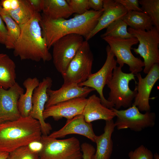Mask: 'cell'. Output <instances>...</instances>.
Returning a JSON list of instances; mask_svg holds the SVG:
<instances>
[{
	"label": "cell",
	"instance_id": "6da1fadb",
	"mask_svg": "<svg viewBox=\"0 0 159 159\" xmlns=\"http://www.w3.org/2000/svg\"><path fill=\"white\" fill-rule=\"evenodd\" d=\"M103 12V9L99 11L89 10L68 19H52L42 14L40 24L48 49L67 34H77L86 38L97 25Z\"/></svg>",
	"mask_w": 159,
	"mask_h": 159
},
{
	"label": "cell",
	"instance_id": "7a4b0ae2",
	"mask_svg": "<svg viewBox=\"0 0 159 159\" xmlns=\"http://www.w3.org/2000/svg\"><path fill=\"white\" fill-rule=\"evenodd\" d=\"M41 14L36 12L26 23L20 25L21 32L13 49L14 56L21 60L30 59L38 62L52 59L40 24Z\"/></svg>",
	"mask_w": 159,
	"mask_h": 159
},
{
	"label": "cell",
	"instance_id": "3957f363",
	"mask_svg": "<svg viewBox=\"0 0 159 159\" xmlns=\"http://www.w3.org/2000/svg\"><path fill=\"white\" fill-rule=\"evenodd\" d=\"M42 133L39 121L30 115L0 124V150L9 153L40 140Z\"/></svg>",
	"mask_w": 159,
	"mask_h": 159
},
{
	"label": "cell",
	"instance_id": "277c9868",
	"mask_svg": "<svg viewBox=\"0 0 159 159\" xmlns=\"http://www.w3.org/2000/svg\"><path fill=\"white\" fill-rule=\"evenodd\" d=\"M122 68L116 66L114 68L112 78L107 85L110 90L107 100L117 110L121 107H131L137 92L135 88L134 90H131L129 85L132 80L137 82L135 75L131 73L124 72Z\"/></svg>",
	"mask_w": 159,
	"mask_h": 159
},
{
	"label": "cell",
	"instance_id": "5b68a950",
	"mask_svg": "<svg viewBox=\"0 0 159 159\" xmlns=\"http://www.w3.org/2000/svg\"><path fill=\"white\" fill-rule=\"evenodd\" d=\"M40 140L38 159H82L80 141L75 137L59 140L42 135Z\"/></svg>",
	"mask_w": 159,
	"mask_h": 159
},
{
	"label": "cell",
	"instance_id": "8992f818",
	"mask_svg": "<svg viewBox=\"0 0 159 159\" xmlns=\"http://www.w3.org/2000/svg\"><path fill=\"white\" fill-rule=\"evenodd\" d=\"M127 31L139 41L138 48L132 49L143 59V72L147 74L154 64L159 63V31L154 26L148 31L130 27L128 28Z\"/></svg>",
	"mask_w": 159,
	"mask_h": 159
},
{
	"label": "cell",
	"instance_id": "52a82bcc",
	"mask_svg": "<svg viewBox=\"0 0 159 159\" xmlns=\"http://www.w3.org/2000/svg\"><path fill=\"white\" fill-rule=\"evenodd\" d=\"M94 57L88 41H84L77 54L62 75L63 84H79L86 81L92 74Z\"/></svg>",
	"mask_w": 159,
	"mask_h": 159
},
{
	"label": "cell",
	"instance_id": "ba28073f",
	"mask_svg": "<svg viewBox=\"0 0 159 159\" xmlns=\"http://www.w3.org/2000/svg\"><path fill=\"white\" fill-rule=\"evenodd\" d=\"M106 42L117 58V63L122 67L125 64L129 67L131 73L134 75L142 71L144 62L140 58L135 57L131 51V47L139 43L133 37L128 39L106 36L102 38Z\"/></svg>",
	"mask_w": 159,
	"mask_h": 159
},
{
	"label": "cell",
	"instance_id": "9c48e42d",
	"mask_svg": "<svg viewBox=\"0 0 159 159\" xmlns=\"http://www.w3.org/2000/svg\"><path fill=\"white\" fill-rule=\"evenodd\" d=\"M83 37L77 34H69L60 38L53 45V63L57 70L62 75L66 71L82 45Z\"/></svg>",
	"mask_w": 159,
	"mask_h": 159
},
{
	"label": "cell",
	"instance_id": "30bf717a",
	"mask_svg": "<svg viewBox=\"0 0 159 159\" xmlns=\"http://www.w3.org/2000/svg\"><path fill=\"white\" fill-rule=\"evenodd\" d=\"M110 109L117 117L115 124L118 130L129 128L139 132L146 128L153 127L155 125L156 115L155 112L150 111L142 113L133 105L125 110H117L114 107Z\"/></svg>",
	"mask_w": 159,
	"mask_h": 159
},
{
	"label": "cell",
	"instance_id": "8fae6325",
	"mask_svg": "<svg viewBox=\"0 0 159 159\" xmlns=\"http://www.w3.org/2000/svg\"><path fill=\"white\" fill-rule=\"evenodd\" d=\"M107 58L101 68L96 73L92 74L85 82L78 84L80 86H85L93 88L98 93L101 103L108 108L114 107V105L105 97L103 90L106 85L111 79L113 71L116 66L117 62L115 56L110 47L106 48Z\"/></svg>",
	"mask_w": 159,
	"mask_h": 159
},
{
	"label": "cell",
	"instance_id": "7c38bea8",
	"mask_svg": "<svg viewBox=\"0 0 159 159\" xmlns=\"http://www.w3.org/2000/svg\"><path fill=\"white\" fill-rule=\"evenodd\" d=\"M135 75L138 80L135 87L137 92L132 105L136 106L140 112L150 111V94L155 84L159 79V64H154L144 78L142 77L140 73Z\"/></svg>",
	"mask_w": 159,
	"mask_h": 159
},
{
	"label": "cell",
	"instance_id": "4fadbf2b",
	"mask_svg": "<svg viewBox=\"0 0 159 159\" xmlns=\"http://www.w3.org/2000/svg\"><path fill=\"white\" fill-rule=\"evenodd\" d=\"M52 80L50 77L44 78L39 85L34 90L32 98V107L29 115L39 121L40 124L42 135H48L52 127L50 124L46 122L43 117L45 105L49 96L47 89L51 88Z\"/></svg>",
	"mask_w": 159,
	"mask_h": 159
},
{
	"label": "cell",
	"instance_id": "5bb4252c",
	"mask_svg": "<svg viewBox=\"0 0 159 159\" xmlns=\"http://www.w3.org/2000/svg\"><path fill=\"white\" fill-rule=\"evenodd\" d=\"M24 90L16 82L7 90L0 87V124L16 120L21 116L18 101Z\"/></svg>",
	"mask_w": 159,
	"mask_h": 159
},
{
	"label": "cell",
	"instance_id": "9a60e30c",
	"mask_svg": "<svg viewBox=\"0 0 159 159\" xmlns=\"http://www.w3.org/2000/svg\"><path fill=\"white\" fill-rule=\"evenodd\" d=\"M87 98L78 97L62 102L44 109L43 117L45 120L50 117L58 120L63 117L71 119L82 114Z\"/></svg>",
	"mask_w": 159,
	"mask_h": 159
},
{
	"label": "cell",
	"instance_id": "2e32d148",
	"mask_svg": "<svg viewBox=\"0 0 159 159\" xmlns=\"http://www.w3.org/2000/svg\"><path fill=\"white\" fill-rule=\"evenodd\" d=\"M73 134L84 136L94 142L97 136L93 131L92 124L85 121L83 114L67 119L65 125L62 128L48 136L51 138L57 139Z\"/></svg>",
	"mask_w": 159,
	"mask_h": 159
},
{
	"label": "cell",
	"instance_id": "e0dca14e",
	"mask_svg": "<svg viewBox=\"0 0 159 159\" xmlns=\"http://www.w3.org/2000/svg\"><path fill=\"white\" fill-rule=\"evenodd\" d=\"M95 90L88 87L80 86L76 84H63L59 89H47L48 99L45 109L58 103L78 97H86Z\"/></svg>",
	"mask_w": 159,
	"mask_h": 159
},
{
	"label": "cell",
	"instance_id": "ac0fdd59",
	"mask_svg": "<svg viewBox=\"0 0 159 159\" xmlns=\"http://www.w3.org/2000/svg\"><path fill=\"white\" fill-rule=\"evenodd\" d=\"M103 12L93 31L85 38L88 41L111 23L122 17L127 12L120 3L115 0H103Z\"/></svg>",
	"mask_w": 159,
	"mask_h": 159
},
{
	"label": "cell",
	"instance_id": "d6986e66",
	"mask_svg": "<svg viewBox=\"0 0 159 159\" xmlns=\"http://www.w3.org/2000/svg\"><path fill=\"white\" fill-rule=\"evenodd\" d=\"M82 114L85 121L89 123L100 120L109 121L116 117L113 111L103 105L95 94L87 98Z\"/></svg>",
	"mask_w": 159,
	"mask_h": 159
},
{
	"label": "cell",
	"instance_id": "ffe728a7",
	"mask_svg": "<svg viewBox=\"0 0 159 159\" xmlns=\"http://www.w3.org/2000/svg\"><path fill=\"white\" fill-rule=\"evenodd\" d=\"M104 132L97 136L95 142L96 149L92 159H110L113 151L112 135L115 127L113 120L105 121Z\"/></svg>",
	"mask_w": 159,
	"mask_h": 159
},
{
	"label": "cell",
	"instance_id": "44dd1931",
	"mask_svg": "<svg viewBox=\"0 0 159 159\" xmlns=\"http://www.w3.org/2000/svg\"><path fill=\"white\" fill-rule=\"evenodd\" d=\"M42 14L52 19H66L73 14L66 0H43Z\"/></svg>",
	"mask_w": 159,
	"mask_h": 159
},
{
	"label": "cell",
	"instance_id": "7402d4cb",
	"mask_svg": "<svg viewBox=\"0 0 159 159\" xmlns=\"http://www.w3.org/2000/svg\"><path fill=\"white\" fill-rule=\"evenodd\" d=\"M16 66L7 54H0V87L7 90L16 82Z\"/></svg>",
	"mask_w": 159,
	"mask_h": 159
},
{
	"label": "cell",
	"instance_id": "603a6c76",
	"mask_svg": "<svg viewBox=\"0 0 159 159\" xmlns=\"http://www.w3.org/2000/svg\"><path fill=\"white\" fill-rule=\"evenodd\" d=\"M40 82L36 77H29L23 83L26 89L25 94L21 95L18 102V107L21 116H29L32 107V98L34 91L39 85Z\"/></svg>",
	"mask_w": 159,
	"mask_h": 159
},
{
	"label": "cell",
	"instance_id": "cb8c5ba5",
	"mask_svg": "<svg viewBox=\"0 0 159 159\" xmlns=\"http://www.w3.org/2000/svg\"><path fill=\"white\" fill-rule=\"evenodd\" d=\"M121 19L130 27L135 30L148 31L154 26L151 18L145 12H127Z\"/></svg>",
	"mask_w": 159,
	"mask_h": 159
},
{
	"label": "cell",
	"instance_id": "d4e9b609",
	"mask_svg": "<svg viewBox=\"0 0 159 159\" xmlns=\"http://www.w3.org/2000/svg\"><path fill=\"white\" fill-rule=\"evenodd\" d=\"M0 13L7 30L4 45L7 49H13L20 34V26L2 8Z\"/></svg>",
	"mask_w": 159,
	"mask_h": 159
},
{
	"label": "cell",
	"instance_id": "484cf974",
	"mask_svg": "<svg viewBox=\"0 0 159 159\" xmlns=\"http://www.w3.org/2000/svg\"><path fill=\"white\" fill-rule=\"evenodd\" d=\"M6 12L19 25L26 23L37 12L35 11L28 0H21L19 6L16 9Z\"/></svg>",
	"mask_w": 159,
	"mask_h": 159
},
{
	"label": "cell",
	"instance_id": "4316f807",
	"mask_svg": "<svg viewBox=\"0 0 159 159\" xmlns=\"http://www.w3.org/2000/svg\"><path fill=\"white\" fill-rule=\"evenodd\" d=\"M127 24L122 20L119 19L110 24L107 28L105 32L101 35V38L108 36L128 39L134 37L129 33Z\"/></svg>",
	"mask_w": 159,
	"mask_h": 159
},
{
	"label": "cell",
	"instance_id": "83f0119b",
	"mask_svg": "<svg viewBox=\"0 0 159 159\" xmlns=\"http://www.w3.org/2000/svg\"><path fill=\"white\" fill-rule=\"evenodd\" d=\"M142 10L151 18L153 25L159 31V0H140Z\"/></svg>",
	"mask_w": 159,
	"mask_h": 159
},
{
	"label": "cell",
	"instance_id": "f1b7e54d",
	"mask_svg": "<svg viewBox=\"0 0 159 159\" xmlns=\"http://www.w3.org/2000/svg\"><path fill=\"white\" fill-rule=\"evenodd\" d=\"M38 157L39 153L33 151L26 145L9 153L7 159H38Z\"/></svg>",
	"mask_w": 159,
	"mask_h": 159
},
{
	"label": "cell",
	"instance_id": "f546056e",
	"mask_svg": "<svg viewBox=\"0 0 159 159\" xmlns=\"http://www.w3.org/2000/svg\"><path fill=\"white\" fill-rule=\"evenodd\" d=\"M129 159H153L152 152L143 145H141L133 151L128 153Z\"/></svg>",
	"mask_w": 159,
	"mask_h": 159
},
{
	"label": "cell",
	"instance_id": "4dcf8cb0",
	"mask_svg": "<svg viewBox=\"0 0 159 159\" xmlns=\"http://www.w3.org/2000/svg\"><path fill=\"white\" fill-rule=\"evenodd\" d=\"M73 13L82 14L89 10L88 0H67Z\"/></svg>",
	"mask_w": 159,
	"mask_h": 159
},
{
	"label": "cell",
	"instance_id": "1f68e13d",
	"mask_svg": "<svg viewBox=\"0 0 159 159\" xmlns=\"http://www.w3.org/2000/svg\"><path fill=\"white\" fill-rule=\"evenodd\" d=\"M121 4L127 12L137 11L143 12L139 6L138 0H115Z\"/></svg>",
	"mask_w": 159,
	"mask_h": 159
},
{
	"label": "cell",
	"instance_id": "d6a6232c",
	"mask_svg": "<svg viewBox=\"0 0 159 159\" xmlns=\"http://www.w3.org/2000/svg\"><path fill=\"white\" fill-rule=\"evenodd\" d=\"M82 153V159H92L96 149L93 145L87 143H84L81 145Z\"/></svg>",
	"mask_w": 159,
	"mask_h": 159
},
{
	"label": "cell",
	"instance_id": "836d02e7",
	"mask_svg": "<svg viewBox=\"0 0 159 159\" xmlns=\"http://www.w3.org/2000/svg\"><path fill=\"white\" fill-rule=\"evenodd\" d=\"M0 1L2 9L8 11L16 9L19 6L21 0H2Z\"/></svg>",
	"mask_w": 159,
	"mask_h": 159
},
{
	"label": "cell",
	"instance_id": "e575fe53",
	"mask_svg": "<svg viewBox=\"0 0 159 159\" xmlns=\"http://www.w3.org/2000/svg\"><path fill=\"white\" fill-rule=\"evenodd\" d=\"M2 7L0 1V11ZM7 30L5 24L0 13V43L4 44L6 37Z\"/></svg>",
	"mask_w": 159,
	"mask_h": 159
},
{
	"label": "cell",
	"instance_id": "d590c367",
	"mask_svg": "<svg viewBox=\"0 0 159 159\" xmlns=\"http://www.w3.org/2000/svg\"><path fill=\"white\" fill-rule=\"evenodd\" d=\"M89 8L95 11L103 9V0H88Z\"/></svg>",
	"mask_w": 159,
	"mask_h": 159
},
{
	"label": "cell",
	"instance_id": "8d00e7d4",
	"mask_svg": "<svg viewBox=\"0 0 159 159\" xmlns=\"http://www.w3.org/2000/svg\"><path fill=\"white\" fill-rule=\"evenodd\" d=\"M28 145L31 150L39 153L43 147V144L40 140L33 142Z\"/></svg>",
	"mask_w": 159,
	"mask_h": 159
},
{
	"label": "cell",
	"instance_id": "74e56055",
	"mask_svg": "<svg viewBox=\"0 0 159 159\" xmlns=\"http://www.w3.org/2000/svg\"><path fill=\"white\" fill-rule=\"evenodd\" d=\"M28 1L35 12L40 13L42 11L43 0H28Z\"/></svg>",
	"mask_w": 159,
	"mask_h": 159
},
{
	"label": "cell",
	"instance_id": "f35d334b",
	"mask_svg": "<svg viewBox=\"0 0 159 159\" xmlns=\"http://www.w3.org/2000/svg\"><path fill=\"white\" fill-rule=\"evenodd\" d=\"M9 153L0 150V159H7Z\"/></svg>",
	"mask_w": 159,
	"mask_h": 159
},
{
	"label": "cell",
	"instance_id": "ab89813d",
	"mask_svg": "<svg viewBox=\"0 0 159 159\" xmlns=\"http://www.w3.org/2000/svg\"><path fill=\"white\" fill-rule=\"evenodd\" d=\"M154 158L155 159H159V155L158 153H156L154 154Z\"/></svg>",
	"mask_w": 159,
	"mask_h": 159
}]
</instances>
